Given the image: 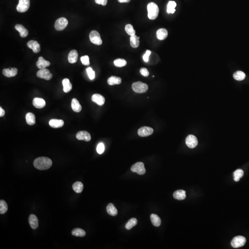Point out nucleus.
Listing matches in <instances>:
<instances>
[{
	"mask_svg": "<svg viewBox=\"0 0 249 249\" xmlns=\"http://www.w3.org/2000/svg\"><path fill=\"white\" fill-rule=\"evenodd\" d=\"M35 168L40 170H47L50 168L52 165V162L50 159L46 157H40L37 158L34 161Z\"/></svg>",
	"mask_w": 249,
	"mask_h": 249,
	"instance_id": "f257e3e1",
	"label": "nucleus"
},
{
	"mask_svg": "<svg viewBox=\"0 0 249 249\" xmlns=\"http://www.w3.org/2000/svg\"><path fill=\"white\" fill-rule=\"evenodd\" d=\"M148 17L151 20L156 19L158 16L159 9L156 3L150 2L147 5Z\"/></svg>",
	"mask_w": 249,
	"mask_h": 249,
	"instance_id": "f03ea898",
	"label": "nucleus"
},
{
	"mask_svg": "<svg viewBox=\"0 0 249 249\" xmlns=\"http://www.w3.org/2000/svg\"><path fill=\"white\" fill-rule=\"evenodd\" d=\"M132 88L134 92L137 93L146 92L148 89V86L146 83L141 82H135L132 84Z\"/></svg>",
	"mask_w": 249,
	"mask_h": 249,
	"instance_id": "7ed1b4c3",
	"label": "nucleus"
},
{
	"mask_svg": "<svg viewBox=\"0 0 249 249\" xmlns=\"http://www.w3.org/2000/svg\"><path fill=\"white\" fill-rule=\"evenodd\" d=\"M89 39L92 43L97 45H100L103 44V41L100 35L96 31H92L89 33Z\"/></svg>",
	"mask_w": 249,
	"mask_h": 249,
	"instance_id": "20e7f679",
	"label": "nucleus"
},
{
	"mask_svg": "<svg viewBox=\"0 0 249 249\" xmlns=\"http://www.w3.org/2000/svg\"><path fill=\"white\" fill-rule=\"evenodd\" d=\"M131 170L132 172L137 173L139 175H143L146 172L143 163L138 162L132 166Z\"/></svg>",
	"mask_w": 249,
	"mask_h": 249,
	"instance_id": "39448f33",
	"label": "nucleus"
},
{
	"mask_svg": "<svg viewBox=\"0 0 249 249\" xmlns=\"http://www.w3.org/2000/svg\"><path fill=\"white\" fill-rule=\"evenodd\" d=\"M246 239L242 236L234 237L231 241V245L234 248H239L245 245L246 243Z\"/></svg>",
	"mask_w": 249,
	"mask_h": 249,
	"instance_id": "423d86ee",
	"label": "nucleus"
},
{
	"mask_svg": "<svg viewBox=\"0 0 249 249\" xmlns=\"http://www.w3.org/2000/svg\"><path fill=\"white\" fill-rule=\"evenodd\" d=\"M30 5V0H19L17 6V10L19 13H24L28 10Z\"/></svg>",
	"mask_w": 249,
	"mask_h": 249,
	"instance_id": "0eeeda50",
	"label": "nucleus"
},
{
	"mask_svg": "<svg viewBox=\"0 0 249 249\" xmlns=\"http://www.w3.org/2000/svg\"><path fill=\"white\" fill-rule=\"evenodd\" d=\"M68 24V21L65 18L62 17L58 18L55 21V27L57 31H62L65 29Z\"/></svg>",
	"mask_w": 249,
	"mask_h": 249,
	"instance_id": "6e6552de",
	"label": "nucleus"
},
{
	"mask_svg": "<svg viewBox=\"0 0 249 249\" xmlns=\"http://www.w3.org/2000/svg\"><path fill=\"white\" fill-rule=\"evenodd\" d=\"M37 75L39 78H43L47 81L51 79L53 76L50 71L46 68L40 69L37 72Z\"/></svg>",
	"mask_w": 249,
	"mask_h": 249,
	"instance_id": "1a4fd4ad",
	"label": "nucleus"
},
{
	"mask_svg": "<svg viewBox=\"0 0 249 249\" xmlns=\"http://www.w3.org/2000/svg\"><path fill=\"white\" fill-rule=\"evenodd\" d=\"M152 128L148 126H143L139 128L137 131L138 135L141 137H146L150 136L153 133Z\"/></svg>",
	"mask_w": 249,
	"mask_h": 249,
	"instance_id": "9d476101",
	"label": "nucleus"
},
{
	"mask_svg": "<svg viewBox=\"0 0 249 249\" xmlns=\"http://www.w3.org/2000/svg\"><path fill=\"white\" fill-rule=\"evenodd\" d=\"M185 143L188 147L193 149L197 146L198 140L196 137L193 135H189L186 137Z\"/></svg>",
	"mask_w": 249,
	"mask_h": 249,
	"instance_id": "9b49d317",
	"label": "nucleus"
},
{
	"mask_svg": "<svg viewBox=\"0 0 249 249\" xmlns=\"http://www.w3.org/2000/svg\"><path fill=\"white\" fill-rule=\"evenodd\" d=\"M76 138L79 140L89 142L91 140V135L86 131L78 132L76 134Z\"/></svg>",
	"mask_w": 249,
	"mask_h": 249,
	"instance_id": "f8f14e48",
	"label": "nucleus"
},
{
	"mask_svg": "<svg viewBox=\"0 0 249 249\" xmlns=\"http://www.w3.org/2000/svg\"><path fill=\"white\" fill-rule=\"evenodd\" d=\"M27 45L28 48L33 50L34 53H38L40 51V45L37 41L31 40L28 42Z\"/></svg>",
	"mask_w": 249,
	"mask_h": 249,
	"instance_id": "ddd939ff",
	"label": "nucleus"
},
{
	"mask_svg": "<svg viewBox=\"0 0 249 249\" xmlns=\"http://www.w3.org/2000/svg\"><path fill=\"white\" fill-rule=\"evenodd\" d=\"M92 100L93 102L98 104L99 106H103L105 103V100L104 98L98 94H94L92 97Z\"/></svg>",
	"mask_w": 249,
	"mask_h": 249,
	"instance_id": "4468645a",
	"label": "nucleus"
},
{
	"mask_svg": "<svg viewBox=\"0 0 249 249\" xmlns=\"http://www.w3.org/2000/svg\"><path fill=\"white\" fill-rule=\"evenodd\" d=\"M50 61H46L43 57H39L38 60L36 63V65L38 68L40 69L46 68L48 66H50Z\"/></svg>",
	"mask_w": 249,
	"mask_h": 249,
	"instance_id": "2eb2a0df",
	"label": "nucleus"
},
{
	"mask_svg": "<svg viewBox=\"0 0 249 249\" xmlns=\"http://www.w3.org/2000/svg\"><path fill=\"white\" fill-rule=\"evenodd\" d=\"M64 121L62 120L52 119L50 120L49 125L52 128H58L62 127L64 125Z\"/></svg>",
	"mask_w": 249,
	"mask_h": 249,
	"instance_id": "dca6fc26",
	"label": "nucleus"
},
{
	"mask_svg": "<svg viewBox=\"0 0 249 249\" xmlns=\"http://www.w3.org/2000/svg\"><path fill=\"white\" fill-rule=\"evenodd\" d=\"M33 105L37 109H42L46 105L45 101L43 99L40 98H35L33 100Z\"/></svg>",
	"mask_w": 249,
	"mask_h": 249,
	"instance_id": "f3484780",
	"label": "nucleus"
},
{
	"mask_svg": "<svg viewBox=\"0 0 249 249\" xmlns=\"http://www.w3.org/2000/svg\"><path fill=\"white\" fill-rule=\"evenodd\" d=\"M2 73L7 77H13L16 76L17 74L18 69L16 68H12L10 69H4L3 70Z\"/></svg>",
	"mask_w": 249,
	"mask_h": 249,
	"instance_id": "a211bd4d",
	"label": "nucleus"
},
{
	"mask_svg": "<svg viewBox=\"0 0 249 249\" xmlns=\"http://www.w3.org/2000/svg\"><path fill=\"white\" fill-rule=\"evenodd\" d=\"M29 223L31 228L33 229L37 228L38 226V218L33 214H32L29 216Z\"/></svg>",
	"mask_w": 249,
	"mask_h": 249,
	"instance_id": "6ab92c4d",
	"label": "nucleus"
},
{
	"mask_svg": "<svg viewBox=\"0 0 249 249\" xmlns=\"http://www.w3.org/2000/svg\"><path fill=\"white\" fill-rule=\"evenodd\" d=\"M15 28L17 31H18L20 34V36L22 38H26L28 35V31L21 24H17L15 27Z\"/></svg>",
	"mask_w": 249,
	"mask_h": 249,
	"instance_id": "aec40b11",
	"label": "nucleus"
},
{
	"mask_svg": "<svg viewBox=\"0 0 249 249\" xmlns=\"http://www.w3.org/2000/svg\"><path fill=\"white\" fill-rule=\"evenodd\" d=\"M78 53L76 50H72L69 53L68 56V61L72 64L76 63L77 61Z\"/></svg>",
	"mask_w": 249,
	"mask_h": 249,
	"instance_id": "412c9836",
	"label": "nucleus"
},
{
	"mask_svg": "<svg viewBox=\"0 0 249 249\" xmlns=\"http://www.w3.org/2000/svg\"><path fill=\"white\" fill-rule=\"evenodd\" d=\"M173 196L175 199L179 200H182L185 199L186 197V192L185 191L183 190H179L174 192Z\"/></svg>",
	"mask_w": 249,
	"mask_h": 249,
	"instance_id": "4be33fe9",
	"label": "nucleus"
},
{
	"mask_svg": "<svg viewBox=\"0 0 249 249\" xmlns=\"http://www.w3.org/2000/svg\"><path fill=\"white\" fill-rule=\"evenodd\" d=\"M168 36V32L165 28H161L158 30L157 32V38L160 40L165 39Z\"/></svg>",
	"mask_w": 249,
	"mask_h": 249,
	"instance_id": "5701e85b",
	"label": "nucleus"
},
{
	"mask_svg": "<svg viewBox=\"0 0 249 249\" xmlns=\"http://www.w3.org/2000/svg\"><path fill=\"white\" fill-rule=\"evenodd\" d=\"M71 107L72 110L74 112L78 113L81 111V105L80 104L79 102L77 99H72V101Z\"/></svg>",
	"mask_w": 249,
	"mask_h": 249,
	"instance_id": "b1692460",
	"label": "nucleus"
},
{
	"mask_svg": "<svg viewBox=\"0 0 249 249\" xmlns=\"http://www.w3.org/2000/svg\"><path fill=\"white\" fill-rule=\"evenodd\" d=\"M63 86V91L65 93H68L72 89V84L68 78H64L62 81Z\"/></svg>",
	"mask_w": 249,
	"mask_h": 249,
	"instance_id": "393cba45",
	"label": "nucleus"
},
{
	"mask_svg": "<svg viewBox=\"0 0 249 249\" xmlns=\"http://www.w3.org/2000/svg\"><path fill=\"white\" fill-rule=\"evenodd\" d=\"M106 210H107L108 213L110 216H115L118 214V211H117V208H115L113 203H109L107 206Z\"/></svg>",
	"mask_w": 249,
	"mask_h": 249,
	"instance_id": "a878e982",
	"label": "nucleus"
},
{
	"mask_svg": "<svg viewBox=\"0 0 249 249\" xmlns=\"http://www.w3.org/2000/svg\"><path fill=\"white\" fill-rule=\"evenodd\" d=\"M121 83V78L118 77L112 76L109 78L108 79V83L110 86H113L115 84H120Z\"/></svg>",
	"mask_w": 249,
	"mask_h": 249,
	"instance_id": "bb28decb",
	"label": "nucleus"
},
{
	"mask_svg": "<svg viewBox=\"0 0 249 249\" xmlns=\"http://www.w3.org/2000/svg\"><path fill=\"white\" fill-rule=\"evenodd\" d=\"M26 121L29 125H34L36 123V118L33 113H28L26 115Z\"/></svg>",
	"mask_w": 249,
	"mask_h": 249,
	"instance_id": "cd10ccee",
	"label": "nucleus"
},
{
	"mask_svg": "<svg viewBox=\"0 0 249 249\" xmlns=\"http://www.w3.org/2000/svg\"><path fill=\"white\" fill-rule=\"evenodd\" d=\"M72 189L76 193H81L83 190V184L82 182H79V181L75 182L72 185Z\"/></svg>",
	"mask_w": 249,
	"mask_h": 249,
	"instance_id": "c85d7f7f",
	"label": "nucleus"
},
{
	"mask_svg": "<svg viewBox=\"0 0 249 249\" xmlns=\"http://www.w3.org/2000/svg\"><path fill=\"white\" fill-rule=\"evenodd\" d=\"M151 221L152 223L155 227H159L161 224V220L160 218L156 214H151Z\"/></svg>",
	"mask_w": 249,
	"mask_h": 249,
	"instance_id": "c756f323",
	"label": "nucleus"
},
{
	"mask_svg": "<svg viewBox=\"0 0 249 249\" xmlns=\"http://www.w3.org/2000/svg\"><path fill=\"white\" fill-rule=\"evenodd\" d=\"M139 37H137L136 35H133L130 37V44L133 48H137L139 46Z\"/></svg>",
	"mask_w": 249,
	"mask_h": 249,
	"instance_id": "7c9ffc66",
	"label": "nucleus"
},
{
	"mask_svg": "<svg viewBox=\"0 0 249 249\" xmlns=\"http://www.w3.org/2000/svg\"><path fill=\"white\" fill-rule=\"evenodd\" d=\"M177 6V4L174 1H169L168 3V6H167V13L168 14L169 13H174L175 10V8Z\"/></svg>",
	"mask_w": 249,
	"mask_h": 249,
	"instance_id": "2f4dec72",
	"label": "nucleus"
},
{
	"mask_svg": "<svg viewBox=\"0 0 249 249\" xmlns=\"http://www.w3.org/2000/svg\"><path fill=\"white\" fill-rule=\"evenodd\" d=\"M233 77L236 81H242L245 78L246 75H245V73H244L243 72L238 71L236 72L235 73H234Z\"/></svg>",
	"mask_w": 249,
	"mask_h": 249,
	"instance_id": "473e14b6",
	"label": "nucleus"
},
{
	"mask_svg": "<svg viewBox=\"0 0 249 249\" xmlns=\"http://www.w3.org/2000/svg\"><path fill=\"white\" fill-rule=\"evenodd\" d=\"M72 234L76 237H84L86 234V233L84 230L79 228H76L72 230Z\"/></svg>",
	"mask_w": 249,
	"mask_h": 249,
	"instance_id": "72a5a7b5",
	"label": "nucleus"
},
{
	"mask_svg": "<svg viewBox=\"0 0 249 249\" xmlns=\"http://www.w3.org/2000/svg\"><path fill=\"white\" fill-rule=\"evenodd\" d=\"M137 220L136 218H132L131 219L127 222L125 228L127 230H130L134 226L137 225Z\"/></svg>",
	"mask_w": 249,
	"mask_h": 249,
	"instance_id": "f704fd0d",
	"label": "nucleus"
},
{
	"mask_svg": "<svg viewBox=\"0 0 249 249\" xmlns=\"http://www.w3.org/2000/svg\"><path fill=\"white\" fill-rule=\"evenodd\" d=\"M244 175V171L242 169H237L233 173L234 180L236 182L239 181L240 179Z\"/></svg>",
	"mask_w": 249,
	"mask_h": 249,
	"instance_id": "c9c22d12",
	"label": "nucleus"
},
{
	"mask_svg": "<svg viewBox=\"0 0 249 249\" xmlns=\"http://www.w3.org/2000/svg\"><path fill=\"white\" fill-rule=\"evenodd\" d=\"M8 206L7 203L3 200L0 201V214H4L7 212Z\"/></svg>",
	"mask_w": 249,
	"mask_h": 249,
	"instance_id": "e433bc0d",
	"label": "nucleus"
},
{
	"mask_svg": "<svg viewBox=\"0 0 249 249\" xmlns=\"http://www.w3.org/2000/svg\"><path fill=\"white\" fill-rule=\"evenodd\" d=\"M114 65L116 67H121L125 66L127 64V62L125 60L123 59H118L115 60L114 62Z\"/></svg>",
	"mask_w": 249,
	"mask_h": 249,
	"instance_id": "4c0bfd02",
	"label": "nucleus"
},
{
	"mask_svg": "<svg viewBox=\"0 0 249 249\" xmlns=\"http://www.w3.org/2000/svg\"><path fill=\"white\" fill-rule=\"evenodd\" d=\"M125 31L130 36H132L135 35V30L134 29L133 26L132 24H126L125 27Z\"/></svg>",
	"mask_w": 249,
	"mask_h": 249,
	"instance_id": "58836bf2",
	"label": "nucleus"
},
{
	"mask_svg": "<svg viewBox=\"0 0 249 249\" xmlns=\"http://www.w3.org/2000/svg\"><path fill=\"white\" fill-rule=\"evenodd\" d=\"M86 71L89 79L91 80L94 79L95 77V72L93 70L92 67H88L86 69Z\"/></svg>",
	"mask_w": 249,
	"mask_h": 249,
	"instance_id": "ea45409f",
	"label": "nucleus"
},
{
	"mask_svg": "<svg viewBox=\"0 0 249 249\" xmlns=\"http://www.w3.org/2000/svg\"><path fill=\"white\" fill-rule=\"evenodd\" d=\"M104 150H105V146L103 143H99L97 148V152L99 154H102L104 151Z\"/></svg>",
	"mask_w": 249,
	"mask_h": 249,
	"instance_id": "a19ab883",
	"label": "nucleus"
},
{
	"mask_svg": "<svg viewBox=\"0 0 249 249\" xmlns=\"http://www.w3.org/2000/svg\"><path fill=\"white\" fill-rule=\"evenodd\" d=\"M81 61L83 65L85 66H89L90 64L89 57L88 55H84L81 57Z\"/></svg>",
	"mask_w": 249,
	"mask_h": 249,
	"instance_id": "79ce46f5",
	"label": "nucleus"
},
{
	"mask_svg": "<svg viewBox=\"0 0 249 249\" xmlns=\"http://www.w3.org/2000/svg\"><path fill=\"white\" fill-rule=\"evenodd\" d=\"M151 52L149 50H147L146 51V53H145V54L143 55V57L144 62H148L149 60V55H151Z\"/></svg>",
	"mask_w": 249,
	"mask_h": 249,
	"instance_id": "37998d69",
	"label": "nucleus"
},
{
	"mask_svg": "<svg viewBox=\"0 0 249 249\" xmlns=\"http://www.w3.org/2000/svg\"><path fill=\"white\" fill-rule=\"evenodd\" d=\"M140 72L141 75L144 77H148L149 75V72L147 68H144V67L141 68L140 70Z\"/></svg>",
	"mask_w": 249,
	"mask_h": 249,
	"instance_id": "c03bdc74",
	"label": "nucleus"
},
{
	"mask_svg": "<svg viewBox=\"0 0 249 249\" xmlns=\"http://www.w3.org/2000/svg\"><path fill=\"white\" fill-rule=\"evenodd\" d=\"M95 1L97 4L103 6H106L108 2V0H95Z\"/></svg>",
	"mask_w": 249,
	"mask_h": 249,
	"instance_id": "a18cd8bd",
	"label": "nucleus"
},
{
	"mask_svg": "<svg viewBox=\"0 0 249 249\" xmlns=\"http://www.w3.org/2000/svg\"><path fill=\"white\" fill-rule=\"evenodd\" d=\"M5 114V112L3 110V109H2L1 107H0V117H3Z\"/></svg>",
	"mask_w": 249,
	"mask_h": 249,
	"instance_id": "49530a36",
	"label": "nucleus"
},
{
	"mask_svg": "<svg viewBox=\"0 0 249 249\" xmlns=\"http://www.w3.org/2000/svg\"><path fill=\"white\" fill-rule=\"evenodd\" d=\"M120 3H128L131 1V0H118Z\"/></svg>",
	"mask_w": 249,
	"mask_h": 249,
	"instance_id": "de8ad7c7",
	"label": "nucleus"
}]
</instances>
